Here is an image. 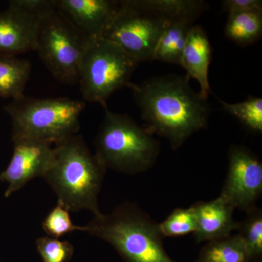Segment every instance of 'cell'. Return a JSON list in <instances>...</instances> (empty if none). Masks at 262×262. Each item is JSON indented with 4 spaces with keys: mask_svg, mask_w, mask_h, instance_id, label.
I'll return each instance as SVG.
<instances>
[{
    "mask_svg": "<svg viewBox=\"0 0 262 262\" xmlns=\"http://www.w3.org/2000/svg\"><path fill=\"white\" fill-rule=\"evenodd\" d=\"M189 80L187 75H169L130 87L146 130L168 139L173 150L208 124L209 104Z\"/></svg>",
    "mask_w": 262,
    "mask_h": 262,
    "instance_id": "cell-1",
    "label": "cell"
},
{
    "mask_svg": "<svg viewBox=\"0 0 262 262\" xmlns=\"http://www.w3.org/2000/svg\"><path fill=\"white\" fill-rule=\"evenodd\" d=\"M106 169L90 151L83 136L76 134L55 145V156L45 180L67 211L87 210L101 214L98 198Z\"/></svg>",
    "mask_w": 262,
    "mask_h": 262,
    "instance_id": "cell-2",
    "label": "cell"
},
{
    "mask_svg": "<svg viewBox=\"0 0 262 262\" xmlns=\"http://www.w3.org/2000/svg\"><path fill=\"white\" fill-rule=\"evenodd\" d=\"M84 232L111 245L125 262H175L164 247L159 225L133 203L96 215Z\"/></svg>",
    "mask_w": 262,
    "mask_h": 262,
    "instance_id": "cell-3",
    "label": "cell"
},
{
    "mask_svg": "<svg viewBox=\"0 0 262 262\" xmlns=\"http://www.w3.org/2000/svg\"><path fill=\"white\" fill-rule=\"evenodd\" d=\"M104 110L95 139V155L105 168L119 173L138 174L150 170L159 156V141L127 114L113 113L108 106Z\"/></svg>",
    "mask_w": 262,
    "mask_h": 262,
    "instance_id": "cell-4",
    "label": "cell"
},
{
    "mask_svg": "<svg viewBox=\"0 0 262 262\" xmlns=\"http://www.w3.org/2000/svg\"><path fill=\"white\" fill-rule=\"evenodd\" d=\"M85 102L67 97L35 98L24 95L3 108L12 122V140L29 139L53 145L80 130Z\"/></svg>",
    "mask_w": 262,
    "mask_h": 262,
    "instance_id": "cell-5",
    "label": "cell"
},
{
    "mask_svg": "<svg viewBox=\"0 0 262 262\" xmlns=\"http://www.w3.org/2000/svg\"><path fill=\"white\" fill-rule=\"evenodd\" d=\"M88 42L89 39L57 9L55 0H45L34 51L57 80L70 85L78 83L79 67Z\"/></svg>",
    "mask_w": 262,
    "mask_h": 262,
    "instance_id": "cell-6",
    "label": "cell"
},
{
    "mask_svg": "<svg viewBox=\"0 0 262 262\" xmlns=\"http://www.w3.org/2000/svg\"><path fill=\"white\" fill-rule=\"evenodd\" d=\"M139 63L104 37L89 39L79 67L78 84L84 101L107 107L106 101L114 92L130 89L131 77Z\"/></svg>",
    "mask_w": 262,
    "mask_h": 262,
    "instance_id": "cell-7",
    "label": "cell"
},
{
    "mask_svg": "<svg viewBox=\"0 0 262 262\" xmlns=\"http://www.w3.org/2000/svg\"><path fill=\"white\" fill-rule=\"evenodd\" d=\"M167 23L144 9L138 0H122L103 37L115 43L139 63L152 61L155 47Z\"/></svg>",
    "mask_w": 262,
    "mask_h": 262,
    "instance_id": "cell-8",
    "label": "cell"
},
{
    "mask_svg": "<svg viewBox=\"0 0 262 262\" xmlns=\"http://www.w3.org/2000/svg\"><path fill=\"white\" fill-rule=\"evenodd\" d=\"M228 170L220 196L235 209L247 212L255 207L262 194V163L244 146L229 149Z\"/></svg>",
    "mask_w": 262,
    "mask_h": 262,
    "instance_id": "cell-9",
    "label": "cell"
},
{
    "mask_svg": "<svg viewBox=\"0 0 262 262\" xmlns=\"http://www.w3.org/2000/svg\"><path fill=\"white\" fill-rule=\"evenodd\" d=\"M45 0H11L0 13V55L34 51L40 10Z\"/></svg>",
    "mask_w": 262,
    "mask_h": 262,
    "instance_id": "cell-10",
    "label": "cell"
},
{
    "mask_svg": "<svg viewBox=\"0 0 262 262\" xmlns=\"http://www.w3.org/2000/svg\"><path fill=\"white\" fill-rule=\"evenodd\" d=\"M13 152L8 167L0 173V182H8L5 198L20 190L36 177H44L55 156V147L43 141L14 140Z\"/></svg>",
    "mask_w": 262,
    "mask_h": 262,
    "instance_id": "cell-11",
    "label": "cell"
},
{
    "mask_svg": "<svg viewBox=\"0 0 262 262\" xmlns=\"http://www.w3.org/2000/svg\"><path fill=\"white\" fill-rule=\"evenodd\" d=\"M57 9L88 39L102 37L116 14L115 0H55Z\"/></svg>",
    "mask_w": 262,
    "mask_h": 262,
    "instance_id": "cell-12",
    "label": "cell"
},
{
    "mask_svg": "<svg viewBox=\"0 0 262 262\" xmlns=\"http://www.w3.org/2000/svg\"><path fill=\"white\" fill-rule=\"evenodd\" d=\"M191 207L195 215L194 236L198 244L225 238L239 228V222L233 217L235 208L221 196L213 201L198 202Z\"/></svg>",
    "mask_w": 262,
    "mask_h": 262,
    "instance_id": "cell-13",
    "label": "cell"
},
{
    "mask_svg": "<svg viewBox=\"0 0 262 262\" xmlns=\"http://www.w3.org/2000/svg\"><path fill=\"white\" fill-rule=\"evenodd\" d=\"M211 56V43L206 32L201 26L193 25L183 50L180 66L187 71L189 79L198 81L201 87L200 94L206 99L211 93L208 80Z\"/></svg>",
    "mask_w": 262,
    "mask_h": 262,
    "instance_id": "cell-14",
    "label": "cell"
},
{
    "mask_svg": "<svg viewBox=\"0 0 262 262\" xmlns=\"http://www.w3.org/2000/svg\"><path fill=\"white\" fill-rule=\"evenodd\" d=\"M138 3L166 22L194 24L207 8L206 3L201 0H138Z\"/></svg>",
    "mask_w": 262,
    "mask_h": 262,
    "instance_id": "cell-15",
    "label": "cell"
},
{
    "mask_svg": "<svg viewBox=\"0 0 262 262\" xmlns=\"http://www.w3.org/2000/svg\"><path fill=\"white\" fill-rule=\"evenodd\" d=\"M31 72L28 60L0 55V97L15 100L24 96Z\"/></svg>",
    "mask_w": 262,
    "mask_h": 262,
    "instance_id": "cell-16",
    "label": "cell"
},
{
    "mask_svg": "<svg viewBox=\"0 0 262 262\" xmlns=\"http://www.w3.org/2000/svg\"><path fill=\"white\" fill-rule=\"evenodd\" d=\"M193 25L189 22H168L155 47L152 61L180 66L183 50Z\"/></svg>",
    "mask_w": 262,
    "mask_h": 262,
    "instance_id": "cell-17",
    "label": "cell"
},
{
    "mask_svg": "<svg viewBox=\"0 0 262 262\" xmlns=\"http://www.w3.org/2000/svg\"><path fill=\"white\" fill-rule=\"evenodd\" d=\"M237 234L207 243L194 262H254Z\"/></svg>",
    "mask_w": 262,
    "mask_h": 262,
    "instance_id": "cell-18",
    "label": "cell"
},
{
    "mask_svg": "<svg viewBox=\"0 0 262 262\" xmlns=\"http://www.w3.org/2000/svg\"><path fill=\"white\" fill-rule=\"evenodd\" d=\"M225 32L226 37L239 46H248L256 42L262 34V13L229 14Z\"/></svg>",
    "mask_w": 262,
    "mask_h": 262,
    "instance_id": "cell-19",
    "label": "cell"
},
{
    "mask_svg": "<svg viewBox=\"0 0 262 262\" xmlns=\"http://www.w3.org/2000/svg\"><path fill=\"white\" fill-rule=\"evenodd\" d=\"M246 213V219L239 222L237 234L246 246L253 261H261L262 210L255 207Z\"/></svg>",
    "mask_w": 262,
    "mask_h": 262,
    "instance_id": "cell-20",
    "label": "cell"
},
{
    "mask_svg": "<svg viewBox=\"0 0 262 262\" xmlns=\"http://www.w3.org/2000/svg\"><path fill=\"white\" fill-rule=\"evenodd\" d=\"M224 110L233 115L248 130L261 134L262 99L249 97L243 102L228 103L220 101Z\"/></svg>",
    "mask_w": 262,
    "mask_h": 262,
    "instance_id": "cell-21",
    "label": "cell"
},
{
    "mask_svg": "<svg viewBox=\"0 0 262 262\" xmlns=\"http://www.w3.org/2000/svg\"><path fill=\"white\" fill-rule=\"evenodd\" d=\"M158 225L163 237H182L194 234L196 228L195 215L191 206L177 208Z\"/></svg>",
    "mask_w": 262,
    "mask_h": 262,
    "instance_id": "cell-22",
    "label": "cell"
},
{
    "mask_svg": "<svg viewBox=\"0 0 262 262\" xmlns=\"http://www.w3.org/2000/svg\"><path fill=\"white\" fill-rule=\"evenodd\" d=\"M69 212L61 205L57 204L45 218L42 229L50 237L59 239L75 231H85V226L81 227L72 222Z\"/></svg>",
    "mask_w": 262,
    "mask_h": 262,
    "instance_id": "cell-23",
    "label": "cell"
},
{
    "mask_svg": "<svg viewBox=\"0 0 262 262\" xmlns=\"http://www.w3.org/2000/svg\"><path fill=\"white\" fill-rule=\"evenodd\" d=\"M36 246L43 262H68L73 256L74 247L68 241L40 237Z\"/></svg>",
    "mask_w": 262,
    "mask_h": 262,
    "instance_id": "cell-24",
    "label": "cell"
},
{
    "mask_svg": "<svg viewBox=\"0 0 262 262\" xmlns=\"http://www.w3.org/2000/svg\"><path fill=\"white\" fill-rule=\"evenodd\" d=\"M222 11L229 14L258 12L262 13L261 0H225L222 2Z\"/></svg>",
    "mask_w": 262,
    "mask_h": 262,
    "instance_id": "cell-25",
    "label": "cell"
},
{
    "mask_svg": "<svg viewBox=\"0 0 262 262\" xmlns=\"http://www.w3.org/2000/svg\"><path fill=\"white\" fill-rule=\"evenodd\" d=\"M254 262H261V261H254Z\"/></svg>",
    "mask_w": 262,
    "mask_h": 262,
    "instance_id": "cell-26",
    "label": "cell"
}]
</instances>
